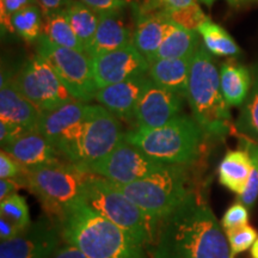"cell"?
<instances>
[{"mask_svg":"<svg viewBox=\"0 0 258 258\" xmlns=\"http://www.w3.org/2000/svg\"><path fill=\"white\" fill-rule=\"evenodd\" d=\"M123 138L120 118L104 106L90 105L85 117L64 132L54 146L69 163L89 172Z\"/></svg>","mask_w":258,"mask_h":258,"instance_id":"5","label":"cell"},{"mask_svg":"<svg viewBox=\"0 0 258 258\" xmlns=\"http://www.w3.org/2000/svg\"><path fill=\"white\" fill-rule=\"evenodd\" d=\"M41 116L40 109L25 98L12 82L0 86V121L30 132L37 129Z\"/></svg>","mask_w":258,"mask_h":258,"instance_id":"18","label":"cell"},{"mask_svg":"<svg viewBox=\"0 0 258 258\" xmlns=\"http://www.w3.org/2000/svg\"><path fill=\"white\" fill-rule=\"evenodd\" d=\"M44 16L37 4L29 5L16 12L10 19V31L29 43L37 42L43 34Z\"/></svg>","mask_w":258,"mask_h":258,"instance_id":"28","label":"cell"},{"mask_svg":"<svg viewBox=\"0 0 258 258\" xmlns=\"http://www.w3.org/2000/svg\"><path fill=\"white\" fill-rule=\"evenodd\" d=\"M93 79L97 89L147 74L150 63L146 57L129 43L127 46L92 59Z\"/></svg>","mask_w":258,"mask_h":258,"instance_id":"13","label":"cell"},{"mask_svg":"<svg viewBox=\"0 0 258 258\" xmlns=\"http://www.w3.org/2000/svg\"><path fill=\"white\" fill-rule=\"evenodd\" d=\"M21 231L17 226L6 220L4 218H0V239L2 241H6L17 237L21 233Z\"/></svg>","mask_w":258,"mask_h":258,"instance_id":"40","label":"cell"},{"mask_svg":"<svg viewBox=\"0 0 258 258\" xmlns=\"http://www.w3.org/2000/svg\"><path fill=\"white\" fill-rule=\"evenodd\" d=\"M27 133L24 129L17 127V125L6 123L4 121H0V143H2V147L4 148L22 135Z\"/></svg>","mask_w":258,"mask_h":258,"instance_id":"38","label":"cell"},{"mask_svg":"<svg viewBox=\"0 0 258 258\" xmlns=\"http://www.w3.org/2000/svg\"><path fill=\"white\" fill-rule=\"evenodd\" d=\"M89 173L70 163L27 169V188L41 202L48 217L59 222L67 207L80 199Z\"/></svg>","mask_w":258,"mask_h":258,"instance_id":"8","label":"cell"},{"mask_svg":"<svg viewBox=\"0 0 258 258\" xmlns=\"http://www.w3.org/2000/svg\"><path fill=\"white\" fill-rule=\"evenodd\" d=\"M0 178L14 179L21 188H27V169L3 150L0 153Z\"/></svg>","mask_w":258,"mask_h":258,"instance_id":"34","label":"cell"},{"mask_svg":"<svg viewBox=\"0 0 258 258\" xmlns=\"http://www.w3.org/2000/svg\"><path fill=\"white\" fill-rule=\"evenodd\" d=\"M25 169L67 164L59 150L37 129L27 133L3 148ZM71 164V163H70Z\"/></svg>","mask_w":258,"mask_h":258,"instance_id":"15","label":"cell"},{"mask_svg":"<svg viewBox=\"0 0 258 258\" xmlns=\"http://www.w3.org/2000/svg\"><path fill=\"white\" fill-rule=\"evenodd\" d=\"M63 12L85 49L95 36L99 23V14L83 4L80 0H73L69 6L63 9Z\"/></svg>","mask_w":258,"mask_h":258,"instance_id":"26","label":"cell"},{"mask_svg":"<svg viewBox=\"0 0 258 258\" xmlns=\"http://www.w3.org/2000/svg\"><path fill=\"white\" fill-rule=\"evenodd\" d=\"M192 56L182 57V59H157L148 62L150 63L148 77L160 88L185 97Z\"/></svg>","mask_w":258,"mask_h":258,"instance_id":"20","label":"cell"},{"mask_svg":"<svg viewBox=\"0 0 258 258\" xmlns=\"http://www.w3.org/2000/svg\"><path fill=\"white\" fill-rule=\"evenodd\" d=\"M169 16L171 21H173L180 27L189 29V30H195L198 31L200 25L203 22H206L209 19L207 16L205 15V12L202 11L198 3L194 5L186 6V8L176 10V11L169 12L166 14Z\"/></svg>","mask_w":258,"mask_h":258,"instance_id":"33","label":"cell"},{"mask_svg":"<svg viewBox=\"0 0 258 258\" xmlns=\"http://www.w3.org/2000/svg\"><path fill=\"white\" fill-rule=\"evenodd\" d=\"M53 258H89L73 245L66 244L56 250Z\"/></svg>","mask_w":258,"mask_h":258,"instance_id":"42","label":"cell"},{"mask_svg":"<svg viewBox=\"0 0 258 258\" xmlns=\"http://www.w3.org/2000/svg\"><path fill=\"white\" fill-rule=\"evenodd\" d=\"M152 258H234L212 209L195 194L160 221Z\"/></svg>","mask_w":258,"mask_h":258,"instance_id":"1","label":"cell"},{"mask_svg":"<svg viewBox=\"0 0 258 258\" xmlns=\"http://www.w3.org/2000/svg\"><path fill=\"white\" fill-rule=\"evenodd\" d=\"M135 27L132 43L148 62L156 56L170 27L171 19L164 12L134 14Z\"/></svg>","mask_w":258,"mask_h":258,"instance_id":"19","label":"cell"},{"mask_svg":"<svg viewBox=\"0 0 258 258\" xmlns=\"http://www.w3.org/2000/svg\"><path fill=\"white\" fill-rule=\"evenodd\" d=\"M36 4V0H0V15H2L3 30L10 31V19L16 12L29 5Z\"/></svg>","mask_w":258,"mask_h":258,"instance_id":"37","label":"cell"},{"mask_svg":"<svg viewBox=\"0 0 258 258\" xmlns=\"http://www.w3.org/2000/svg\"><path fill=\"white\" fill-rule=\"evenodd\" d=\"M198 0H139L135 4H132L134 14H154V12H169L194 5Z\"/></svg>","mask_w":258,"mask_h":258,"instance_id":"31","label":"cell"},{"mask_svg":"<svg viewBox=\"0 0 258 258\" xmlns=\"http://www.w3.org/2000/svg\"><path fill=\"white\" fill-rule=\"evenodd\" d=\"M132 37L133 32L124 23L121 11L102 14L95 36L85 48V53L91 59L101 56L132 43Z\"/></svg>","mask_w":258,"mask_h":258,"instance_id":"17","label":"cell"},{"mask_svg":"<svg viewBox=\"0 0 258 258\" xmlns=\"http://www.w3.org/2000/svg\"><path fill=\"white\" fill-rule=\"evenodd\" d=\"M83 4L89 6L97 14H108V12L122 11L125 6L135 4L138 0H80Z\"/></svg>","mask_w":258,"mask_h":258,"instance_id":"36","label":"cell"},{"mask_svg":"<svg viewBox=\"0 0 258 258\" xmlns=\"http://www.w3.org/2000/svg\"><path fill=\"white\" fill-rule=\"evenodd\" d=\"M61 238L89 258H146L144 245L78 199L59 221Z\"/></svg>","mask_w":258,"mask_h":258,"instance_id":"2","label":"cell"},{"mask_svg":"<svg viewBox=\"0 0 258 258\" xmlns=\"http://www.w3.org/2000/svg\"><path fill=\"white\" fill-rule=\"evenodd\" d=\"M112 184L158 226L192 194L189 190L184 166L165 165L137 182Z\"/></svg>","mask_w":258,"mask_h":258,"instance_id":"6","label":"cell"},{"mask_svg":"<svg viewBox=\"0 0 258 258\" xmlns=\"http://www.w3.org/2000/svg\"><path fill=\"white\" fill-rule=\"evenodd\" d=\"M0 218L12 222L21 231H24L31 224L28 203L19 194H14L0 201Z\"/></svg>","mask_w":258,"mask_h":258,"instance_id":"30","label":"cell"},{"mask_svg":"<svg viewBox=\"0 0 258 258\" xmlns=\"http://www.w3.org/2000/svg\"><path fill=\"white\" fill-rule=\"evenodd\" d=\"M185 97L192 117L208 138L225 139L231 133L232 116L221 92L220 73L203 44L192 56Z\"/></svg>","mask_w":258,"mask_h":258,"instance_id":"3","label":"cell"},{"mask_svg":"<svg viewBox=\"0 0 258 258\" xmlns=\"http://www.w3.org/2000/svg\"><path fill=\"white\" fill-rule=\"evenodd\" d=\"M43 35H46L56 46L85 51L82 42L67 21L63 10L44 16Z\"/></svg>","mask_w":258,"mask_h":258,"instance_id":"29","label":"cell"},{"mask_svg":"<svg viewBox=\"0 0 258 258\" xmlns=\"http://www.w3.org/2000/svg\"><path fill=\"white\" fill-rule=\"evenodd\" d=\"M232 253L238 254L252 247L254 241L258 239V234L252 226L244 225L239 227L226 231Z\"/></svg>","mask_w":258,"mask_h":258,"instance_id":"32","label":"cell"},{"mask_svg":"<svg viewBox=\"0 0 258 258\" xmlns=\"http://www.w3.org/2000/svg\"><path fill=\"white\" fill-rule=\"evenodd\" d=\"M61 237L59 222L48 219L31 222L12 239L2 241L0 258H49Z\"/></svg>","mask_w":258,"mask_h":258,"instance_id":"12","label":"cell"},{"mask_svg":"<svg viewBox=\"0 0 258 258\" xmlns=\"http://www.w3.org/2000/svg\"><path fill=\"white\" fill-rule=\"evenodd\" d=\"M247 222H249V209L241 202L232 205L221 219V226L226 231L247 225Z\"/></svg>","mask_w":258,"mask_h":258,"instance_id":"35","label":"cell"},{"mask_svg":"<svg viewBox=\"0 0 258 258\" xmlns=\"http://www.w3.org/2000/svg\"><path fill=\"white\" fill-rule=\"evenodd\" d=\"M182 106L183 96L160 88L151 79L139 99L134 120L138 128H158L177 117Z\"/></svg>","mask_w":258,"mask_h":258,"instance_id":"14","label":"cell"},{"mask_svg":"<svg viewBox=\"0 0 258 258\" xmlns=\"http://www.w3.org/2000/svg\"><path fill=\"white\" fill-rule=\"evenodd\" d=\"M206 135L191 116L178 115L161 127L135 128L124 134L129 144L134 145L151 159L172 166H189L199 159Z\"/></svg>","mask_w":258,"mask_h":258,"instance_id":"4","label":"cell"},{"mask_svg":"<svg viewBox=\"0 0 258 258\" xmlns=\"http://www.w3.org/2000/svg\"><path fill=\"white\" fill-rule=\"evenodd\" d=\"M199 35L203 41V46L206 47L212 55L237 57L240 55V48L237 44L230 34L211 19L200 25L198 29Z\"/></svg>","mask_w":258,"mask_h":258,"instance_id":"25","label":"cell"},{"mask_svg":"<svg viewBox=\"0 0 258 258\" xmlns=\"http://www.w3.org/2000/svg\"><path fill=\"white\" fill-rule=\"evenodd\" d=\"M251 258H258V239L251 247Z\"/></svg>","mask_w":258,"mask_h":258,"instance_id":"44","label":"cell"},{"mask_svg":"<svg viewBox=\"0 0 258 258\" xmlns=\"http://www.w3.org/2000/svg\"><path fill=\"white\" fill-rule=\"evenodd\" d=\"M221 92L228 106H240L249 96L252 76L251 70L230 57L221 63L220 71Z\"/></svg>","mask_w":258,"mask_h":258,"instance_id":"22","label":"cell"},{"mask_svg":"<svg viewBox=\"0 0 258 258\" xmlns=\"http://www.w3.org/2000/svg\"><path fill=\"white\" fill-rule=\"evenodd\" d=\"M72 2L73 0H36V4L41 8L43 16H46L53 12L62 11Z\"/></svg>","mask_w":258,"mask_h":258,"instance_id":"39","label":"cell"},{"mask_svg":"<svg viewBox=\"0 0 258 258\" xmlns=\"http://www.w3.org/2000/svg\"><path fill=\"white\" fill-rule=\"evenodd\" d=\"M80 199L103 217L120 226L139 243H152L158 226L145 213L122 194L110 180L89 173L84 182Z\"/></svg>","mask_w":258,"mask_h":258,"instance_id":"7","label":"cell"},{"mask_svg":"<svg viewBox=\"0 0 258 258\" xmlns=\"http://www.w3.org/2000/svg\"><path fill=\"white\" fill-rule=\"evenodd\" d=\"M89 106L88 103L76 101L54 110L42 112L37 131L51 144L55 145L64 132L69 131L72 125L79 123L85 117Z\"/></svg>","mask_w":258,"mask_h":258,"instance_id":"21","label":"cell"},{"mask_svg":"<svg viewBox=\"0 0 258 258\" xmlns=\"http://www.w3.org/2000/svg\"><path fill=\"white\" fill-rule=\"evenodd\" d=\"M165 165L151 159L123 138L108 156L89 169L116 184H128L152 175Z\"/></svg>","mask_w":258,"mask_h":258,"instance_id":"11","label":"cell"},{"mask_svg":"<svg viewBox=\"0 0 258 258\" xmlns=\"http://www.w3.org/2000/svg\"><path fill=\"white\" fill-rule=\"evenodd\" d=\"M253 163L250 153L239 145L225 154L219 165V182L230 191L241 195L246 188Z\"/></svg>","mask_w":258,"mask_h":258,"instance_id":"23","label":"cell"},{"mask_svg":"<svg viewBox=\"0 0 258 258\" xmlns=\"http://www.w3.org/2000/svg\"><path fill=\"white\" fill-rule=\"evenodd\" d=\"M138 2H139V0H138ZM138 2H137V3H138Z\"/></svg>","mask_w":258,"mask_h":258,"instance_id":"45","label":"cell"},{"mask_svg":"<svg viewBox=\"0 0 258 258\" xmlns=\"http://www.w3.org/2000/svg\"><path fill=\"white\" fill-rule=\"evenodd\" d=\"M21 185L14 179H0V201L10 198L14 194H17V190Z\"/></svg>","mask_w":258,"mask_h":258,"instance_id":"41","label":"cell"},{"mask_svg":"<svg viewBox=\"0 0 258 258\" xmlns=\"http://www.w3.org/2000/svg\"><path fill=\"white\" fill-rule=\"evenodd\" d=\"M150 83L151 78L147 74L133 77L99 89L95 99L120 120L132 121L139 99Z\"/></svg>","mask_w":258,"mask_h":258,"instance_id":"16","label":"cell"},{"mask_svg":"<svg viewBox=\"0 0 258 258\" xmlns=\"http://www.w3.org/2000/svg\"><path fill=\"white\" fill-rule=\"evenodd\" d=\"M12 84L42 112L76 102L49 61L38 54L25 61Z\"/></svg>","mask_w":258,"mask_h":258,"instance_id":"10","label":"cell"},{"mask_svg":"<svg viewBox=\"0 0 258 258\" xmlns=\"http://www.w3.org/2000/svg\"><path fill=\"white\" fill-rule=\"evenodd\" d=\"M200 2L206 4L207 6H212L217 0H200ZM231 6H234V8H238V6H244L252 4V3H258V0H225Z\"/></svg>","mask_w":258,"mask_h":258,"instance_id":"43","label":"cell"},{"mask_svg":"<svg viewBox=\"0 0 258 258\" xmlns=\"http://www.w3.org/2000/svg\"><path fill=\"white\" fill-rule=\"evenodd\" d=\"M200 46L201 41L198 31L189 30L171 21L165 38L153 60L182 59V57L192 56Z\"/></svg>","mask_w":258,"mask_h":258,"instance_id":"24","label":"cell"},{"mask_svg":"<svg viewBox=\"0 0 258 258\" xmlns=\"http://www.w3.org/2000/svg\"><path fill=\"white\" fill-rule=\"evenodd\" d=\"M36 49L38 55L49 61L76 101L89 103L95 99L98 89L93 79L92 59L85 51L56 46L43 34Z\"/></svg>","mask_w":258,"mask_h":258,"instance_id":"9","label":"cell"},{"mask_svg":"<svg viewBox=\"0 0 258 258\" xmlns=\"http://www.w3.org/2000/svg\"><path fill=\"white\" fill-rule=\"evenodd\" d=\"M252 85L234 122L238 133L258 144V62L251 67Z\"/></svg>","mask_w":258,"mask_h":258,"instance_id":"27","label":"cell"}]
</instances>
